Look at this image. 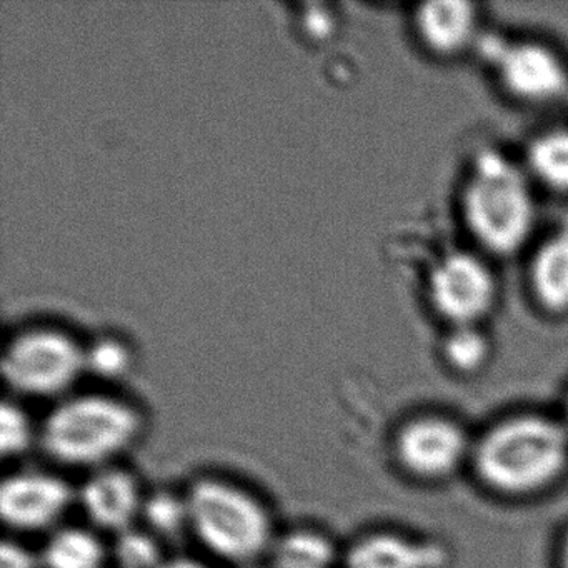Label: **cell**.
Instances as JSON below:
<instances>
[{"mask_svg": "<svg viewBox=\"0 0 568 568\" xmlns=\"http://www.w3.org/2000/svg\"><path fill=\"white\" fill-rule=\"evenodd\" d=\"M41 558L14 538H4L0 544V568H41Z\"/></svg>", "mask_w": 568, "mask_h": 568, "instance_id": "7402d4cb", "label": "cell"}, {"mask_svg": "<svg viewBox=\"0 0 568 568\" xmlns=\"http://www.w3.org/2000/svg\"><path fill=\"white\" fill-rule=\"evenodd\" d=\"M538 197L518 154L497 145L474 149L457 189L468 245L495 262L527 254L541 232Z\"/></svg>", "mask_w": 568, "mask_h": 568, "instance_id": "6da1fadb", "label": "cell"}, {"mask_svg": "<svg viewBox=\"0 0 568 568\" xmlns=\"http://www.w3.org/2000/svg\"><path fill=\"white\" fill-rule=\"evenodd\" d=\"M468 468L494 497H540L567 477V425L545 412H511L474 438Z\"/></svg>", "mask_w": 568, "mask_h": 568, "instance_id": "7a4b0ae2", "label": "cell"}, {"mask_svg": "<svg viewBox=\"0 0 568 568\" xmlns=\"http://www.w3.org/2000/svg\"><path fill=\"white\" fill-rule=\"evenodd\" d=\"M85 367V354L69 335L52 328L21 332L6 347V384L28 397H59Z\"/></svg>", "mask_w": 568, "mask_h": 568, "instance_id": "ba28073f", "label": "cell"}, {"mask_svg": "<svg viewBox=\"0 0 568 568\" xmlns=\"http://www.w3.org/2000/svg\"><path fill=\"white\" fill-rule=\"evenodd\" d=\"M39 440L34 424L28 412L12 400H4L0 408V454L2 457H19Z\"/></svg>", "mask_w": 568, "mask_h": 568, "instance_id": "ffe728a7", "label": "cell"}, {"mask_svg": "<svg viewBox=\"0 0 568 568\" xmlns=\"http://www.w3.org/2000/svg\"><path fill=\"white\" fill-rule=\"evenodd\" d=\"M474 438L457 418L422 412L398 425L392 452L402 474L418 484L437 485L470 465Z\"/></svg>", "mask_w": 568, "mask_h": 568, "instance_id": "52a82bcc", "label": "cell"}, {"mask_svg": "<svg viewBox=\"0 0 568 568\" xmlns=\"http://www.w3.org/2000/svg\"><path fill=\"white\" fill-rule=\"evenodd\" d=\"M112 554L119 568H161L165 561L159 538L134 527L115 535Z\"/></svg>", "mask_w": 568, "mask_h": 568, "instance_id": "d6986e66", "label": "cell"}, {"mask_svg": "<svg viewBox=\"0 0 568 568\" xmlns=\"http://www.w3.org/2000/svg\"><path fill=\"white\" fill-rule=\"evenodd\" d=\"M561 420L565 422V425H567V428H568V392H567V397H565V402H564V408H561Z\"/></svg>", "mask_w": 568, "mask_h": 568, "instance_id": "d4e9b609", "label": "cell"}, {"mask_svg": "<svg viewBox=\"0 0 568 568\" xmlns=\"http://www.w3.org/2000/svg\"><path fill=\"white\" fill-rule=\"evenodd\" d=\"M78 498L92 525L115 535L132 528L144 504L138 478L112 465L92 471L79 488Z\"/></svg>", "mask_w": 568, "mask_h": 568, "instance_id": "4fadbf2b", "label": "cell"}, {"mask_svg": "<svg viewBox=\"0 0 568 568\" xmlns=\"http://www.w3.org/2000/svg\"><path fill=\"white\" fill-rule=\"evenodd\" d=\"M475 58L510 104L531 111L568 104V59L547 39L488 29Z\"/></svg>", "mask_w": 568, "mask_h": 568, "instance_id": "5b68a950", "label": "cell"}, {"mask_svg": "<svg viewBox=\"0 0 568 568\" xmlns=\"http://www.w3.org/2000/svg\"><path fill=\"white\" fill-rule=\"evenodd\" d=\"M141 515H144L148 530L161 540H178L191 528L187 498L174 491L155 490L144 498Z\"/></svg>", "mask_w": 568, "mask_h": 568, "instance_id": "ac0fdd59", "label": "cell"}, {"mask_svg": "<svg viewBox=\"0 0 568 568\" xmlns=\"http://www.w3.org/2000/svg\"><path fill=\"white\" fill-rule=\"evenodd\" d=\"M185 498L191 530L215 557L248 567L271 550V514L251 491L224 478L201 477Z\"/></svg>", "mask_w": 568, "mask_h": 568, "instance_id": "277c9868", "label": "cell"}, {"mask_svg": "<svg viewBox=\"0 0 568 568\" xmlns=\"http://www.w3.org/2000/svg\"><path fill=\"white\" fill-rule=\"evenodd\" d=\"M161 568H209L202 561L195 560L192 557H174L171 560H165Z\"/></svg>", "mask_w": 568, "mask_h": 568, "instance_id": "603a6c76", "label": "cell"}, {"mask_svg": "<svg viewBox=\"0 0 568 568\" xmlns=\"http://www.w3.org/2000/svg\"><path fill=\"white\" fill-rule=\"evenodd\" d=\"M437 354L442 367L454 377H478L494 362V337L488 331V325L444 327Z\"/></svg>", "mask_w": 568, "mask_h": 568, "instance_id": "9a60e30c", "label": "cell"}, {"mask_svg": "<svg viewBox=\"0 0 568 568\" xmlns=\"http://www.w3.org/2000/svg\"><path fill=\"white\" fill-rule=\"evenodd\" d=\"M274 568H332L337 548L327 534L314 528L285 531L271 548Z\"/></svg>", "mask_w": 568, "mask_h": 568, "instance_id": "e0dca14e", "label": "cell"}, {"mask_svg": "<svg viewBox=\"0 0 568 568\" xmlns=\"http://www.w3.org/2000/svg\"><path fill=\"white\" fill-rule=\"evenodd\" d=\"M408 31L422 54L442 64L475 58L488 31L480 6L468 0H432L408 12Z\"/></svg>", "mask_w": 568, "mask_h": 568, "instance_id": "9c48e42d", "label": "cell"}, {"mask_svg": "<svg viewBox=\"0 0 568 568\" xmlns=\"http://www.w3.org/2000/svg\"><path fill=\"white\" fill-rule=\"evenodd\" d=\"M344 565L345 568H450L452 550L437 538L374 530L348 545Z\"/></svg>", "mask_w": 568, "mask_h": 568, "instance_id": "7c38bea8", "label": "cell"}, {"mask_svg": "<svg viewBox=\"0 0 568 568\" xmlns=\"http://www.w3.org/2000/svg\"><path fill=\"white\" fill-rule=\"evenodd\" d=\"M144 418L134 405L104 394H82L59 402L39 428V445L55 464L108 467L134 445Z\"/></svg>", "mask_w": 568, "mask_h": 568, "instance_id": "3957f363", "label": "cell"}, {"mask_svg": "<svg viewBox=\"0 0 568 568\" xmlns=\"http://www.w3.org/2000/svg\"><path fill=\"white\" fill-rule=\"evenodd\" d=\"M128 355L119 345L101 344L91 352L85 354V365H91L95 374L102 377H115L121 375L128 367Z\"/></svg>", "mask_w": 568, "mask_h": 568, "instance_id": "44dd1931", "label": "cell"}, {"mask_svg": "<svg viewBox=\"0 0 568 568\" xmlns=\"http://www.w3.org/2000/svg\"><path fill=\"white\" fill-rule=\"evenodd\" d=\"M518 158L540 194L568 199V122L531 132Z\"/></svg>", "mask_w": 568, "mask_h": 568, "instance_id": "5bb4252c", "label": "cell"}, {"mask_svg": "<svg viewBox=\"0 0 568 568\" xmlns=\"http://www.w3.org/2000/svg\"><path fill=\"white\" fill-rule=\"evenodd\" d=\"M39 558L44 568H104L108 550L95 531L62 527L52 531Z\"/></svg>", "mask_w": 568, "mask_h": 568, "instance_id": "2e32d148", "label": "cell"}, {"mask_svg": "<svg viewBox=\"0 0 568 568\" xmlns=\"http://www.w3.org/2000/svg\"><path fill=\"white\" fill-rule=\"evenodd\" d=\"M74 488L49 471H18L0 485V518L14 531H44L54 527L75 498Z\"/></svg>", "mask_w": 568, "mask_h": 568, "instance_id": "30bf717a", "label": "cell"}, {"mask_svg": "<svg viewBox=\"0 0 568 568\" xmlns=\"http://www.w3.org/2000/svg\"><path fill=\"white\" fill-rule=\"evenodd\" d=\"M525 257V287L535 311L551 321L568 317V212L541 231Z\"/></svg>", "mask_w": 568, "mask_h": 568, "instance_id": "8fae6325", "label": "cell"}, {"mask_svg": "<svg viewBox=\"0 0 568 568\" xmlns=\"http://www.w3.org/2000/svg\"><path fill=\"white\" fill-rule=\"evenodd\" d=\"M242 568H257V567H251V565H248V567H242Z\"/></svg>", "mask_w": 568, "mask_h": 568, "instance_id": "484cf974", "label": "cell"}, {"mask_svg": "<svg viewBox=\"0 0 568 568\" xmlns=\"http://www.w3.org/2000/svg\"><path fill=\"white\" fill-rule=\"evenodd\" d=\"M558 568H568V528L561 534L557 548Z\"/></svg>", "mask_w": 568, "mask_h": 568, "instance_id": "cb8c5ba5", "label": "cell"}, {"mask_svg": "<svg viewBox=\"0 0 568 568\" xmlns=\"http://www.w3.org/2000/svg\"><path fill=\"white\" fill-rule=\"evenodd\" d=\"M422 294L442 327L487 325L501 297L495 261L470 245L447 248L425 268Z\"/></svg>", "mask_w": 568, "mask_h": 568, "instance_id": "8992f818", "label": "cell"}]
</instances>
